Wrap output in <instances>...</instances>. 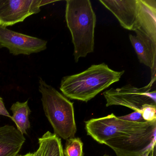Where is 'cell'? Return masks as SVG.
<instances>
[{"label": "cell", "mask_w": 156, "mask_h": 156, "mask_svg": "<svg viewBox=\"0 0 156 156\" xmlns=\"http://www.w3.org/2000/svg\"><path fill=\"white\" fill-rule=\"evenodd\" d=\"M87 135L116 156H149L156 146V121L131 122L114 114L85 121Z\"/></svg>", "instance_id": "cell-1"}, {"label": "cell", "mask_w": 156, "mask_h": 156, "mask_svg": "<svg viewBox=\"0 0 156 156\" xmlns=\"http://www.w3.org/2000/svg\"><path fill=\"white\" fill-rule=\"evenodd\" d=\"M124 73L112 70L105 63L93 65L82 73L63 77L60 90L67 98L87 102L119 82Z\"/></svg>", "instance_id": "cell-2"}, {"label": "cell", "mask_w": 156, "mask_h": 156, "mask_svg": "<svg viewBox=\"0 0 156 156\" xmlns=\"http://www.w3.org/2000/svg\"><path fill=\"white\" fill-rule=\"evenodd\" d=\"M65 18L77 63L80 58L94 52L96 15L89 0H67Z\"/></svg>", "instance_id": "cell-3"}, {"label": "cell", "mask_w": 156, "mask_h": 156, "mask_svg": "<svg viewBox=\"0 0 156 156\" xmlns=\"http://www.w3.org/2000/svg\"><path fill=\"white\" fill-rule=\"evenodd\" d=\"M39 89L44 114L52 126L54 133L66 140L74 137L77 129L73 103L41 78Z\"/></svg>", "instance_id": "cell-4"}, {"label": "cell", "mask_w": 156, "mask_h": 156, "mask_svg": "<svg viewBox=\"0 0 156 156\" xmlns=\"http://www.w3.org/2000/svg\"><path fill=\"white\" fill-rule=\"evenodd\" d=\"M154 83L138 87L127 84L119 88H111L103 93L106 107L122 106L140 113L145 105H156V91H151Z\"/></svg>", "instance_id": "cell-5"}, {"label": "cell", "mask_w": 156, "mask_h": 156, "mask_svg": "<svg viewBox=\"0 0 156 156\" xmlns=\"http://www.w3.org/2000/svg\"><path fill=\"white\" fill-rule=\"evenodd\" d=\"M55 1L0 0V26H12L41 11V7Z\"/></svg>", "instance_id": "cell-6"}, {"label": "cell", "mask_w": 156, "mask_h": 156, "mask_svg": "<svg viewBox=\"0 0 156 156\" xmlns=\"http://www.w3.org/2000/svg\"><path fill=\"white\" fill-rule=\"evenodd\" d=\"M44 40L13 31L0 26V48H7L13 55H30L44 51Z\"/></svg>", "instance_id": "cell-7"}, {"label": "cell", "mask_w": 156, "mask_h": 156, "mask_svg": "<svg viewBox=\"0 0 156 156\" xmlns=\"http://www.w3.org/2000/svg\"><path fill=\"white\" fill-rule=\"evenodd\" d=\"M99 2L117 19L126 30L138 29L139 0H99Z\"/></svg>", "instance_id": "cell-8"}, {"label": "cell", "mask_w": 156, "mask_h": 156, "mask_svg": "<svg viewBox=\"0 0 156 156\" xmlns=\"http://www.w3.org/2000/svg\"><path fill=\"white\" fill-rule=\"evenodd\" d=\"M136 35L129 34V39L140 63L149 67L151 81L156 80V43L140 29L134 31Z\"/></svg>", "instance_id": "cell-9"}, {"label": "cell", "mask_w": 156, "mask_h": 156, "mask_svg": "<svg viewBox=\"0 0 156 156\" xmlns=\"http://www.w3.org/2000/svg\"><path fill=\"white\" fill-rule=\"evenodd\" d=\"M26 139L13 126H0V156H18Z\"/></svg>", "instance_id": "cell-10"}, {"label": "cell", "mask_w": 156, "mask_h": 156, "mask_svg": "<svg viewBox=\"0 0 156 156\" xmlns=\"http://www.w3.org/2000/svg\"><path fill=\"white\" fill-rule=\"evenodd\" d=\"M138 29H140L156 43V1L139 0Z\"/></svg>", "instance_id": "cell-11"}, {"label": "cell", "mask_w": 156, "mask_h": 156, "mask_svg": "<svg viewBox=\"0 0 156 156\" xmlns=\"http://www.w3.org/2000/svg\"><path fill=\"white\" fill-rule=\"evenodd\" d=\"M13 115L11 119L14 122L17 129L23 134H27L30 128L29 115L31 113L28 105V100L24 102H17L12 104L10 108Z\"/></svg>", "instance_id": "cell-12"}, {"label": "cell", "mask_w": 156, "mask_h": 156, "mask_svg": "<svg viewBox=\"0 0 156 156\" xmlns=\"http://www.w3.org/2000/svg\"><path fill=\"white\" fill-rule=\"evenodd\" d=\"M42 147V156H63V147L61 138L49 131L38 139Z\"/></svg>", "instance_id": "cell-13"}, {"label": "cell", "mask_w": 156, "mask_h": 156, "mask_svg": "<svg viewBox=\"0 0 156 156\" xmlns=\"http://www.w3.org/2000/svg\"><path fill=\"white\" fill-rule=\"evenodd\" d=\"M83 141L79 137L71 138L66 140L64 156H84Z\"/></svg>", "instance_id": "cell-14"}, {"label": "cell", "mask_w": 156, "mask_h": 156, "mask_svg": "<svg viewBox=\"0 0 156 156\" xmlns=\"http://www.w3.org/2000/svg\"><path fill=\"white\" fill-rule=\"evenodd\" d=\"M140 113L145 121H156V105H144L141 108Z\"/></svg>", "instance_id": "cell-15"}, {"label": "cell", "mask_w": 156, "mask_h": 156, "mask_svg": "<svg viewBox=\"0 0 156 156\" xmlns=\"http://www.w3.org/2000/svg\"><path fill=\"white\" fill-rule=\"evenodd\" d=\"M119 117L121 119L131 121V122H142L146 121L143 119L141 113L136 112V111H134L133 113L129 115L122 116H119Z\"/></svg>", "instance_id": "cell-16"}, {"label": "cell", "mask_w": 156, "mask_h": 156, "mask_svg": "<svg viewBox=\"0 0 156 156\" xmlns=\"http://www.w3.org/2000/svg\"><path fill=\"white\" fill-rule=\"evenodd\" d=\"M0 115L8 117L11 118V115L9 113V111L7 110L4 102H3V98L0 96Z\"/></svg>", "instance_id": "cell-17"}, {"label": "cell", "mask_w": 156, "mask_h": 156, "mask_svg": "<svg viewBox=\"0 0 156 156\" xmlns=\"http://www.w3.org/2000/svg\"><path fill=\"white\" fill-rule=\"evenodd\" d=\"M42 146L39 144V147L35 152H33V156H42Z\"/></svg>", "instance_id": "cell-18"}, {"label": "cell", "mask_w": 156, "mask_h": 156, "mask_svg": "<svg viewBox=\"0 0 156 156\" xmlns=\"http://www.w3.org/2000/svg\"><path fill=\"white\" fill-rule=\"evenodd\" d=\"M149 156H156V146L152 148Z\"/></svg>", "instance_id": "cell-19"}, {"label": "cell", "mask_w": 156, "mask_h": 156, "mask_svg": "<svg viewBox=\"0 0 156 156\" xmlns=\"http://www.w3.org/2000/svg\"><path fill=\"white\" fill-rule=\"evenodd\" d=\"M18 156H33V152H28L25 155H20Z\"/></svg>", "instance_id": "cell-20"}, {"label": "cell", "mask_w": 156, "mask_h": 156, "mask_svg": "<svg viewBox=\"0 0 156 156\" xmlns=\"http://www.w3.org/2000/svg\"><path fill=\"white\" fill-rule=\"evenodd\" d=\"M103 156H111L110 155H107V154H105V155H103Z\"/></svg>", "instance_id": "cell-21"}]
</instances>
